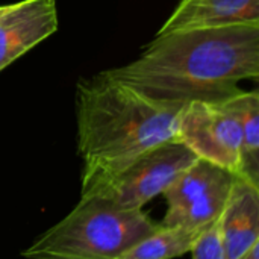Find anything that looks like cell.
Returning <instances> with one entry per match:
<instances>
[{
  "instance_id": "cell-4",
  "label": "cell",
  "mask_w": 259,
  "mask_h": 259,
  "mask_svg": "<svg viewBox=\"0 0 259 259\" xmlns=\"http://www.w3.org/2000/svg\"><path fill=\"white\" fill-rule=\"evenodd\" d=\"M196 159L184 143L171 140L144 152L106 178L82 184V196H97L121 208L141 209L149 200L164 194Z\"/></svg>"
},
{
  "instance_id": "cell-2",
  "label": "cell",
  "mask_w": 259,
  "mask_h": 259,
  "mask_svg": "<svg viewBox=\"0 0 259 259\" xmlns=\"http://www.w3.org/2000/svg\"><path fill=\"white\" fill-rule=\"evenodd\" d=\"M184 106L147 97L103 73L79 80L76 126L82 184L106 178L144 152L178 140Z\"/></svg>"
},
{
  "instance_id": "cell-13",
  "label": "cell",
  "mask_w": 259,
  "mask_h": 259,
  "mask_svg": "<svg viewBox=\"0 0 259 259\" xmlns=\"http://www.w3.org/2000/svg\"><path fill=\"white\" fill-rule=\"evenodd\" d=\"M238 259H259V243L252 246L243 256H240Z\"/></svg>"
},
{
  "instance_id": "cell-1",
  "label": "cell",
  "mask_w": 259,
  "mask_h": 259,
  "mask_svg": "<svg viewBox=\"0 0 259 259\" xmlns=\"http://www.w3.org/2000/svg\"><path fill=\"white\" fill-rule=\"evenodd\" d=\"M102 73L156 100L222 103L258 77L259 23L156 35L137 59Z\"/></svg>"
},
{
  "instance_id": "cell-11",
  "label": "cell",
  "mask_w": 259,
  "mask_h": 259,
  "mask_svg": "<svg viewBox=\"0 0 259 259\" xmlns=\"http://www.w3.org/2000/svg\"><path fill=\"white\" fill-rule=\"evenodd\" d=\"M202 231L159 225L155 232L140 240L118 259H173L182 256L191 250Z\"/></svg>"
},
{
  "instance_id": "cell-12",
  "label": "cell",
  "mask_w": 259,
  "mask_h": 259,
  "mask_svg": "<svg viewBox=\"0 0 259 259\" xmlns=\"http://www.w3.org/2000/svg\"><path fill=\"white\" fill-rule=\"evenodd\" d=\"M190 252L193 253V259H226L219 222L199 234Z\"/></svg>"
},
{
  "instance_id": "cell-14",
  "label": "cell",
  "mask_w": 259,
  "mask_h": 259,
  "mask_svg": "<svg viewBox=\"0 0 259 259\" xmlns=\"http://www.w3.org/2000/svg\"><path fill=\"white\" fill-rule=\"evenodd\" d=\"M6 9H8V5H5V6H0V15H2V14L6 11Z\"/></svg>"
},
{
  "instance_id": "cell-3",
  "label": "cell",
  "mask_w": 259,
  "mask_h": 259,
  "mask_svg": "<svg viewBox=\"0 0 259 259\" xmlns=\"http://www.w3.org/2000/svg\"><path fill=\"white\" fill-rule=\"evenodd\" d=\"M159 228L141 209L121 208L97 196H82L59 223L41 234L26 259H118Z\"/></svg>"
},
{
  "instance_id": "cell-6",
  "label": "cell",
  "mask_w": 259,
  "mask_h": 259,
  "mask_svg": "<svg viewBox=\"0 0 259 259\" xmlns=\"http://www.w3.org/2000/svg\"><path fill=\"white\" fill-rule=\"evenodd\" d=\"M241 126L234 111L222 103L191 102L182 109L178 141L197 158L240 175Z\"/></svg>"
},
{
  "instance_id": "cell-5",
  "label": "cell",
  "mask_w": 259,
  "mask_h": 259,
  "mask_svg": "<svg viewBox=\"0 0 259 259\" xmlns=\"http://www.w3.org/2000/svg\"><path fill=\"white\" fill-rule=\"evenodd\" d=\"M238 175L197 158L164 191L167 214L161 226L205 229L217 223Z\"/></svg>"
},
{
  "instance_id": "cell-8",
  "label": "cell",
  "mask_w": 259,
  "mask_h": 259,
  "mask_svg": "<svg viewBox=\"0 0 259 259\" xmlns=\"http://www.w3.org/2000/svg\"><path fill=\"white\" fill-rule=\"evenodd\" d=\"M219 226L226 259H238L259 243V187L238 176Z\"/></svg>"
},
{
  "instance_id": "cell-9",
  "label": "cell",
  "mask_w": 259,
  "mask_h": 259,
  "mask_svg": "<svg viewBox=\"0 0 259 259\" xmlns=\"http://www.w3.org/2000/svg\"><path fill=\"white\" fill-rule=\"evenodd\" d=\"M240 23H259V0H182L156 35Z\"/></svg>"
},
{
  "instance_id": "cell-10",
  "label": "cell",
  "mask_w": 259,
  "mask_h": 259,
  "mask_svg": "<svg viewBox=\"0 0 259 259\" xmlns=\"http://www.w3.org/2000/svg\"><path fill=\"white\" fill-rule=\"evenodd\" d=\"M238 117L241 126L240 175L259 187V96L256 91H241L225 100Z\"/></svg>"
},
{
  "instance_id": "cell-7",
  "label": "cell",
  "mask_w": 259,
  "mask_h": 259,
  "mask_svg": "<svg viewBox=\"0 0 259 259\" xmlns=\"http://www.w3.org/2000/svg\"><path fill=\"white\" fill-rule=\"evenodd\" d=\"M56 29L55 0H21L8 5L0 15V70L55 33Z\"/></svg>"
}]
</instances>
